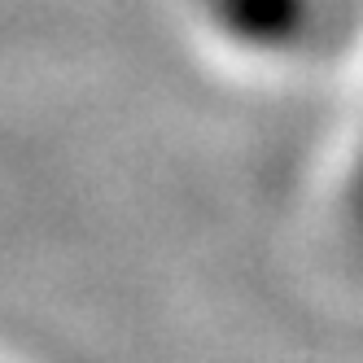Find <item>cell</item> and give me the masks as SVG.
<instances>
[{
	"label": "cell",
	"instance_id": "6da1fadb",
	"mask_svg": "<svg viewBox=\"0 0 363 363\" xmlns=\"http://www.w3.org/2000/svg\"><path fill=\"white\" fill-rule=\"evenodd\" d=\"M193 13L245 57H289L315 35L320 0H193Z\"/></svg>",
	"mask_w": 363,
	"mask_h": 363
},
{
	"label": "cell",
	"instance_id": "7a4b0ae2",
	"mask_svg": "<svg viewBox=\"0 0 363 363\" xmlns=\"http://www.w3.org/2000/svg\"><path fill=\"white\" fill-rule=\"evenodd\" d=\"M354 197H359V211H363V175H359V193Z\"/></svg>",
	"mask_w": 363,
	"mask_h": 363
}]
</instances>
